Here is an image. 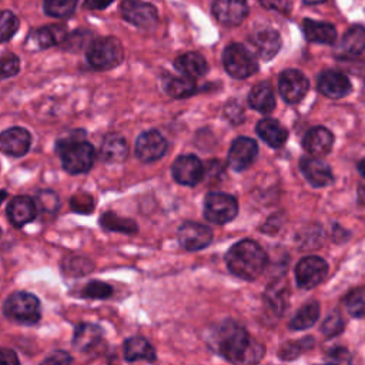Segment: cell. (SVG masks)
Segmentation results:
<instances>
[{
    "mask_svg": "<svg viewBox=\"0 0 365 365\" xmlns=\"http://www.w3.org/2000/svg\"><path fill=\"white\" fill-rule=\"evenodd\" d=\"M163 90L173 98H187L192 96L197 90L195 80L190 76H171L167 74L163 77Z\"/></svg>",
    "mask_w": 365,
    "mask_h": 365,
    "instance_id": "obj_27",
    "label": "cell"
},
{
    "mask_svg": "<svg viewBox=\"0 0 365 365\" xmlns=\"http://www.w3.org/2000/svg\"><path fill=\"white\" fill-rule=\"evenodd\" d=\"M304 341L305 339H302V341H289L285 345H282V348L279 349V358L285 359V361L297 358L304 348L311 346V345H307Z\"/></svg>",
    "mask_w": 365,
    "mask_h": 365,
    "instance_id": "obj_41",
    "label": "cell"
},
{
    "mask_svg": "<svg viewBox=\"0 0 365 365\" xmlns=\"http://www.w3.org/2000/svg\"><path fill=\"white\" fill-rule=\"evenodd\" d=\"M78 0H44L43 11L56 19H67L74 14Z\"/></svg>",
    "mask_w": 365,
    "mask_h": 365,
    "instance_id": "obj_33",
    "label": "cell"
},
{
    "mask_svg": "<svg viewBox=\"0 0 365 365\" xmlns=\"http://www.w3.org/2000/svg\"><path fill=\"white\" fill-rule=\"evenodd\" d=\"M250 44L255 56L264 61L271 60L277 56L281 48V36L274 29H262L250 36Z\"/></svg>",
    "mask_w": 365,
    "mask_h": 365,
    "instance_id": "obj_17",
    "label": "cell"
},
{
    "mask_svg": "<svg viewBox=\"0 0 365 365\" xmlns=\"http://www.w3.org/2000/svg\"><path fill=\"white\" fill-rule=\"evenodd\" d=\"M309 88V81L305 74L295 68L284 70L278 77V90L284 101L289 104L299 103Z\"/></svg>",
    "mask_w": 365,
    "mask_h": 365,
    "instance_id": "obj_10",
    "label": "cell"
},
{
    "mask_svg": "<svg viewBox=\"0 0 365 365\" xmlns=\"http://www.w3.org/2000/svg\"><path fill=\"white\" fill-rule=\"evenodd\" d=\"M70 362H73V358L67 354V352H64V351H58V352H53L50 356H47L44 361H43V364H58V365H61V364H70Z\"/></svg>",
    "mask_w": 365,
    "mask_h": 365,
    "instance_id": "obj_44",
    "label": "cell"
},
{
    "mask_svg": "<svg viewBox=\"0 0 365 365\" xmlns=\"http://www.w3.org/2000/svg\"><path fill=\"white\" fill-rule=\"evenodd\" d=\"M167 140L155 130L141 133L135 141V155L143 163L160 160L167 151Z\"/></svg>",
    "mask_w": 365,
    "mask_h": 365,
    "instance_id": "obj_13",
    "label": "cell"
},
{
    "mask_svg": "<svg viewBox=\"0 0 365 365\" xmlns=\"http://www.w3.org/2000/svg\"><path fill=\"white\" fill-rule=\"evenodd\" d=\"M345 307L352 317H365V288H355L345 297Z\"/></svg>",
    "mask_w": 365,
    "mask_h": 365,
    "instance_id": "obj_36",
    "label": "cell"
},
{
    "mask_svg": "<svg viewBox=\"0 0 365 365\" xmlns=\"http://www.w3.org/2000/svg\"><path fill=\"white\" fill-rule=\"evenodd\" d=\"M114 0H83V4L86 9L90 10H103L108 7Z\"/></svg>",
    "mask_w": 365,
    "mask_h": 365,
    "instance_id": "obj_46",
    "label": "cell"
},
{
    "mask_svg": "<svg viewBox=\"0 0 365 365\" xmlns=\"http://www.w3.org/2000/svg\"><path fill=\"white\" fill-rule=\"evenodd\" d=\"M334 144L332 133L325 127H314L308 130L302 138V147L314 157L327 155Z\"/></svg>",
    "mask_w": 365,
    "mask_h": 365,
    "instance_id": "obj_22",
    "label": "cell"
},
{
    "mask_svg": "<svg viewBox=\"0 0 365 365\" xmlns=\"http://www.w3.org/2000/svg\"><path fill=\"white\" fill-rule=\"evenodd\" d=\"M261 4L265 9H274L281 13H288L289 11V3L288 0H259Z\"/></svg>",
    "mask_w": 365,
    "mask_h": 365,
    "instance_id": "obj_45",
    "label": "cell"
},
{
    "mask_svg": "<svg viewBox=\"0 0 365 365\" xmlns=\"http://www.w3.org/2000/svg\"><path fill=\"white\" fill-rule=\"evenodd\" d=\"M225 262L231 274L252 281L258 278L268 264L264 248L254 240L245 238L235 242L225 254Z\"/></svg>",
    "mask_w": 365,
    "mask_h": 365,
    "instance_id": "obj_2",
    "label": "cell"
},
{
    "mask_svg": "<svg viewBox=\"0 0 365 365\" xmlns=\"http://www.w3.org/2000/svg\"><path fill=\"white\" fill-rule=\"evenodd\" d=\"M305 4H318V3H324L325 0H302Z\"/></svg>",
    "mask_w": 365,
    "mask_h": 365,
    "instance_id": "obj_50",
    "label": "cell"
},
{
    "mask_svg": "<svg viewBox=\"0 0 365 365\" xmlns=\"http://www.w3.org/2000/svg\"><path fill=\"white\" fill-rule=\"evenodd\" d=\"M358 202L365 205V184L358 187Z\"/></svg>",
    "mask_w": 365,
    "mask_h": 365,
    "instance_id": "obj_48",
    "label": "cell"
},
{
    "mask_svg": "<svg viewBox=\"0 0 365 365\" xmlns=\"http://www.w3.org/2000/svg\"><path fill=\"white\" fill-rule=\"evenodd\" d=\"M20 70V60L13 53H6L1 57V78L6 80L9 77H13Z\"/></svg>",
    "mask_w": 365,
    "mask_h": 365,
    "instance_id": "obj_40",
    "label": "cell"
},
{
    "mask_svg": "<svg viewBox=\"0 0 365 365\" xmlns=\"http://www.w3.org/2000/svg\"><path fill=\"white\" fill-rule=\"evenodd\" d=\"M339 54L354 57L365 51V27L352 26L345 31L338 48Z\"/></svg>",
    "mask_w": 365,
    "mask_h": 365,
    "instance_id": "obj_31",
    "label": "cell"
},
{
    "mask_svg": "<svg viewBox=\"0 0 365 365\" xmlns=\"http://www.w3.org/2000/svg\"><path fill=\"white\" fill-rule=\"evenodd\" d=\"M342 329H344V321L338 312L329 314L321 325V331L327 336H335L341 334Z\"/></svg>",
    "mask_w": 365,
    "mask_h": 365,
    "instance_id": "obj_39",
    "label": "cell"
},
{
    "mask_svg": "<svg viewBox=\"0 0 365 365\" xmlns=\"http://www.w3.org/2000/svg\"><path fill=\"white\" fill-rule=\"evenodd\" d=\"M328 272V264L317 255H308L298 261L295 267V281L298 287L311 289L324 281Z\"/></svg>",
    "mask_w": 365,
    "mask_h": 365,
    "instance_id": "obj_9",
    "label": "cell"
},
{
    "mask_svg": "<svg viewBox=\"0 0 365 365\" xmlns=\"http://www.w3.org/2000/svg\"><path fill=\"white\" fill-rule=\"evenodd\" d=\"M317 86L321 94L329 98H342L348 96L352 88L349 78L336 70H324L318 76Z\"/></svg>",
    "mask_w": 365,
    "mask_h": 365,
    "instance_id": "obj_18",
    "label": "cell"
},
{
    "mask_svg": "<svg viewBox=\"0 0 365 365\" xmlns=\"http://www.w3.org/2000/svg\"><path fill=\"white\" fill-rule=\"evenodd\" d=\"M329 362H349L351 361V355L345 348H334L328 352V358Z\"/></svg>",
    "mask_w": 365,
    "mask_h": 365,
    "instance_id": "obj_43",
    "label": "cell"
},
{
    "mask_svg": "<svg viewBox=\"0 0 365 365\" xmlns=\"http://www.w3.org/2000/svg\"><path fill=\"white\" fill-rule=\"evenodd\" d=\"M358 170H359L361 175H364V177H365V158H362V160L359 161V164H358Z\"/></svg>",
    "mask_w": 365,
    "mask_h": 365,
    "instance_id": "obj_49",
    "label": "cell"
},
{
    "mask_svg": "<svg viewBox=\"0 0 365 365\" xmlns=\"http://www.w3.org/2000/svg\"><path fill=\"white\" fill-rule=\"evenodd\" d=\"M171 174L178 184L192 187L202 180L204 167H202V163L198 160V157L192 154H184V155H178L174 160L171 165Z\"/></svg>",
    "mask_w": 365,
    "mask_h": 365,
    "instance_id": "obj_12",
    "label": "cell"
},
{
    "mask_svg": "<svg viewBox=\"0 0 365 365\" xmlns=\"http://www.w3.org/2000/svg\"><path fill=\"white\" fill-rule=\"evenodd\" d=\"M210 344L218 355L231 364H257L265 352V348L241 325L230 319L215 327Z\"/></svg>",
    "mask_w": 365,
    "mask_h": 365,
    "instance_id": "obj_1",
    "label": "cell"
},
{
    "mask_svg": "<svg viewBox=\"0 0 365 365\" xmlns=\"http://www.w3.org/2000/svg\"><path fill=\"white\" fill-rule=\"evenodd\" d=\"M178 244L187 251H200L208 247L212 241V231L210 227L195 222L185 221L178 228Z\"/></svg>",
    "mask_w": 365,
    "mask_h": 365,
    "instance_id": "obj_11",
    "label": "cell"
},
{
    "mask_svg": "<svg viewBox=\"0 0 365 365\" xmlns=\"http://www.w3.org/2000/svg\"><path fill=\"white\" fill-rule=\"evenodd\" d=\"M319 318V304L317 301H309L301 307V309L289 321V328L294 331H301L312 327Z\"/></svg>",
    "mask_w": 365,
    "mask_h": 365,
    "instance_id": "obj_32",
    "label": "cell"
},
{
    "mask_svg": "<svg viewBox=\"0 0 365 365\" xmlns=\"http://www.w3.org/2000/svg\"><path fill=\"white\" fill-rule=\"evenodd\" d=\"M98 154L106 163H120L127 157L128 147L121 135L108 134L103 138Z\"/></svg>",
    "mask_w": 365,
    "mask_h": 365,
    "instance_id": "obj_30",
    "label": "cell"
},
{
    "mask_svg": "<svg viewBox=\"0 0 365 365\" xmlns=\"http://www.w3.org/2000/svg\"><path fill=\"white\" fill-rule=\"evenodd\" d=\"M258 137L269 147L279 148L285 144L288 138V131L281 125V123L275 118H262L257 124Z\"/></svg>",
    "mask_w": 365,
    "mask_h": 365,
    "instance_id": "obj_24",
    "label": "cell"
},
{
    "mask_svg": "<svg viewBox=\"0 0 365 365\" xmlns=\"http://www.w3.org/2000/svg\"><path fill=\"white\" fill-rule=\"evenodd\" d=\"M287 284H271L265 291V299L271 305L274 311H278L279 314L285 309L287 301H288V291Z\"/></svg>",
    "mask_w": 365,
    "mask_h": 365,
    "instance_id": "obj_35",
    "label": "cell"
},
{
    "mask_svg": "<svg viewBox=\"0 0 365 365\" xmlns=\"http://www.w3.org/2000/svg\"><path fill=\"white\" fill-rule=\"evenodd\" d=\"M20 21L19 17L10 11V10H3L1 17H0V29H1V41L6 43L9 41L19 30Z\"/></svg>",
    "mask_w": 365,
    "mask_h": 365,
    "instance_id": "obj_37",
    "label": "cell"
},
{
    "mask_svg": "<svg viewBox=\"0 0 365 365\" xmlns=\"http://www.w3.org/2000/svg\"><path fill=\"white\" fill-rule=\"evenodd\" d=\"M68 33L63 24H50L30 31L26 46L31 50H44L63 43Z\"/></svg>",
    "mask_w": 365,
    "mask_h": 365,
    "instance_id": "obj_16",
    "label": "cell"
},
{
    "mask_svg": "<svg viewBox=\"0 0 365 365\" xmlns=\"http://www.w3.org/2000/svg\"><path fill=\"white\" fill-rule=\"evenodd\" d=\"M248 104L255 111L269 114L275 108V96L268 81L255 84L248 94Z\"/></svg>",
    "mask_w": 365,
    "mask_h": 365,
    "instance_id": "obj_25",
    "label": "cell"
},
{
    "mask_svg": "<svg viewBox=\"0 0 365 365\" xmlns=\"http://www.w3.org/2000/svg\"><path fill=\"white\" fill-rule=\"evenodd\" d=\"M302 33L305 38L311 43L334 44L336 40V29L334 27V24L327 21L305 19L302 21Z\"/></svg>",
    "mask_w": 365,
    "mask_h": 365,
    "instance_id": "obj_23",
    "label": "cell"
},
{
    "mask_svg": "<svg viewBox=\"0 0 365 365\" xmlns=\"http://www.w3.org/2000/svg\"><path fill=\"white\" fill-rule=\"evenodd\" d=\"M174 67L181 74L190 76L192 78L202 77L208 71V63L197 51H187L177 56L174 60Z\"/></svg>",
    "mask_w": 365,
    "mask_h": 365,
    "instance_id": "obj_26",
    "label": "cell"
},
{
    "mask_svg": "<svg viewBox=\"0 0 365 365\" xmlns=\"http://www.w3.org/2000/svg\"><path fill=\"white\" fill-rule=\"evenodd\" d=\"M123 19L140 29H153L158 23V11L154 4L143 0H123L120 4Z\"/></svg>",
    "mask_w": 365,
    "mask_h": 365,
    "instance_id": "obj_8",
    "label": "cell"
},
{
    "mask_svg": "<svg viewBox=\"0 0 365 365\" xmlns=\"http://www.w3.org/2000/svg\"><path fill=\"white\" fill-rule=\"evenodd\" d=\"M1 364L4 365H17L19 359L11 349H1Z\"/></svg>",
    "mask_w": 365,
    "mask_h": 365,
    "instance_id": "obj_47",
    "label": "cell"
},
{
    "mask_svg": "<svg viewBox=\"0 0 365 365\" xmlns=\"http://www.w3.org/2000/svg\"><path fill=\"white\" fill-rule=\"evenodd\" d=\"M113 294V288L103 282V281H91L88 282L84 289L81 291V295L86 298H94V299H101V298H108Z\"/></svg>",
    "mask_w": 365,
    "mask_h": 365,
    "instance_id": "obj_38",
    "label": "cell"
},
{
    "mask_svg": "<svg viewBox=\"0 0 365 365\" xmlns=\"http://www.w3.org/2000/svg\"><path fill=\"white\" fill-rule=\"evenodd\" d=\"M299 170L305 180L314 187H325L334 181L331 167L317 157H302Z\"/></svg>",
    "mask_w": 365,
    "mask_h": 365,
    "instance_id": "obj_20",
    "label": "cell"
},
{
    "mask_svg": "<svg viewBox=\"0 0 365 365\" xmlns=\"http://www.w3.org/2000/svg\"><path fill=\"white\" fill-rule=\"evenodd\" d=\"M31 145V135L23 127H11L0 134V148L11 157H23Z\"/></svg>",
    "mask_w": 365,
    "mask_h": 365,
    "instance_id": "obj_19",
    "label": "cell"
},
{
    "mask_svg": "<svg viewBox=\"0 0 365 365\" xmlns=\"http://www.w3.org/2000/svg\"><path fill=\"white\" fill-rule=\"evenodd\" d=\"M211 11L221 24L235 27L245 20L248 4L247 0H214Z\"/></svg>",
    "mask_w": 365,
    "mask_h": 365,
    "instance_id": "obj_14",
    "label": "cell"
},
{
    "mask_svg": "<svg viewBox=\"0 0 365 365\" xmlns=\"http://www.w3.org/2000/svg\"><path fill=\"white\" fill-rule=\"evenodd\" d=\"M238 214L237 198L225 192H210L204 198V217L207 221L222 225Z\"/></svg>",
    "mask_w": 365,
    "mask_h": 365,
    "instance_id": "obj_7",
    "label": "cell"
},
{
    "mask_svg": "<svg viewBox=\"0 0 365 365\" xmlns=\"http://www.w3.org/2000/svg\"><path fill=\"white\" fill-rule=\"evenodd\" d=\"M101 335H103V329L98 325L91 322H81L74 329L73 346L77 351L87 352L98 344V341L101 339Z\"/></svg>",
    "mask_w": 365,
    "mask_h": 365,
    "instance_id": "obj_28",
    "label": "cell"
},
{
    "mask_svg": "<svg viewBox=\"0 0 365 365\" xmlns=\"http://www.w3.org/2000/svg\"><path fill=\"white\" fill-rule=\"evenodd\" d=\"M222 64L225 71L237 80L251 77L258 70V60L255 53L240 43H231L224 48Z\"/></svg>",
    "mask_w": 365,
    "mask_h": 365,
    "instance_id": "obj_6",
    "label": "cell"
},
{
    "mask_svg": "<svg viewBox=\"0 0 365 365\" xmlns=\"http://www.w3.org/2000/svg\"><path fill=\"white\" fill-rule=\"evenodd\" d=\"M124 358L128 362L135 361H155V351L153 345L143 336H131L124 341Z\"/></svg>",
    "mask_w": 365,
    "mask_h": 365,
    "instance_id": "obj_29",
    "label": "cell"
},
{
    "mask_svg": "<svg viewBox=\"0 0 365 365\" xmlns=\"http://www.w3.org/2000/svg\"><path fill=\"white\" fill-rule=\"evenodd\" d=\"M63 168L70 174L87 173L96 160L94 147L78 137H64L56 143Z\"/></svg>",
    "mask_w": 365,
    "mask_h": 365,
    "instance_id": "obj_3",
    "label": "cell"
},
{
    "mask_svg": "<svg viewBox=\"0 0 365 365\" xmlns=\"http://www.w3.org/2000/svg\"><path fill=\"white\" fill-rule=\"evenodd\" d=\"M37 202L29 195H16L6 207L9 221L14 227H23L36 218Z\"/></svg>",
    "mask_w": 365,
    "mask_h": 365,
    "instance_id": "obj_21",
    "label": "cell"
},
{
    "mask_svg": "<svg viewBox=\"0 0 365 365\" xmlns=\"http://www.w3.org/2000/svg\"><path fill=\"white\" fill-rule=\"evenodd\" d=\"M101 227L110 231H118L125 234H134L137 231V224L133 220H125L114 212H106L100 218Z\"/></svg>",
    "mask_w": 365,
    "mask_h": 365,
    "instance_id": "obj_34",
    "label": "cell"
},
{
    "mask_svg": "<svg viewBox=\"0 0 365 365\" xmlns=\"http://www.w3.org/2000/svg\"><path fill=\"white\" fill-rule=\"evenodd\" d=\"M37 205L41 211L54 212L58 208V197L53 191H41L37 195Z\"/></svg>",
    "mask_w": 365,
    "mask_h": 365,
    "instance_id": "obj_42",
    "label": "cell"
},
{
    "mask_svg": "<svg viewBox=\"0 0 365 365\" xmlns=\"http://www.w3.org/2000/svg\"><path fill=\"white\" fill-rule=\"evenodd\" d=\"M86 57L94 70H110L123 63L124 50L118 38L98 37L88 44Z\"/></svg>",
    "mask_w": 365,
    "mask_h": 365,
    "instance_id": "obj_4",
    "label": "cell"
},
{
    "mask_svg": "<svg viewBox=\"0 0 365 365\" xmlns=\"http://www.w3.org/2000/svg\"><path fill=\"white\" fill-rule=\"evenodd\" d=\"M258 154L257 141L250 137H237L228 151V165L234 171L247 170L255 160Z\"/></svg>",
    "mask_w": 365,
    "mask_h": 365,
    "instance_id": "obj_15",
    "label": "cell"
},
{
    "mask_svg": "<svg viewBox=\"0 0 365 365\" xmlns=\"http://www.w3.org/2000/svg\"><path fill=\"white\" fill-rule=\"evenodd\" d=\"M4 315L19 324L33 325L41 317L40 301L36 295L24 291L13 292L3 304Z\"/></svg>",
    "mask_w": 365,
    "mask_h": 365,
    "instance_id": "obj_5",
    "label": "cell"
}]
</instances>
